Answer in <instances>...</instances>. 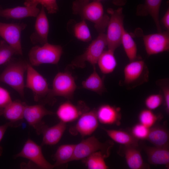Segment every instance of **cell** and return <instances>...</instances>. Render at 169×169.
I'll return each mask as SVG.
<instances>
[{
    "instance_id": "1",
    "label": "cell",
    "mask_w": 169,
    "mask_h": 169,
    "mask_svg": "<svg viewBox=\"0 0 169 169\" xmlns=\"http://www.w3.org/2000/svg\"><path fill=\"white\" fill-rule=\"evenodd\" d=\"M72 10L74 14L79 15L82 19L92 22L99 33H104L110 17L104 13L103 6L100 1L81 2L76 0L73 3Z\"/></svg>"
},
{
    "instance_id": "2",
    "label": "cell",
    "mask_w": 169,
    "mask_h": 169,
    "mask_svg": "<svg viewBox=\"0 0 169 169\" xmlns=\"http://www.w3.org/2000/svg\"><path fill=\"white\" fill-rule=\"evenodd\" d=\"M0 74V82L6 84L15 90L22 97H24V74L28 63L22 60L11 61Z\"/></svg>"
},
{
    "instance_id": "3",
    "label": "cell",
    "mask_w": 169,
    "mask_h": 169,
    "mask_svg": "<svg viewBox=\"0 0 169 169\" xmlns=\"http://www.w3.org/2000/svg\"><path fill=\"white\" fill-rule=\"evenodd\" d=\"M107 12L110 17L107 26L106 34L108 49L114 52L121 44L124 26V16L123 8L120 7L116 10L108 8Z\"/></svg>"
},
{
    "instance_id": "4",
    "label": "cell",
    "mask_w": 169,
    "mask_h": 169,
    "mask_svg": "<svg viewBox=\"0 0 169 169\" xmlns=\"http://www.w3.org/2000/svg\"><path fill=\"white\" fill-rule=\"evenodd\" d=\"M62 52V48L59 45L47 43L42 46L36 45L32 48L29 52L30 64L34 66L44 64H57Z\"/></svg>"
},
{
    "instance_id": "5",
    "label": "cell",
    "mask_w": 169,
    "mask_h": 169,
    "mask_svg": "<svg viewBox=\"0 0 169 169\" xmlns=\"http://www.w3.org/2000/svg\"><path fill=\"white\" fill-rule=\"evenodd\" d=\"M124 79L122 86L131 90L147 82L149 80V71L145 62L142 60L130 62L124 69Z\"/></svg>"
},
{
    "instance_id": "6",
    "label": "cell",
    "mask_w": 169,
    "mask_h": 169,
    "mask_svg": "<svg viewBox=\"0 0 169 169\" xmlns=\"http://www.w3.org/2000/svg\"><path fill=\"white\" fill-rule=\"evenodd\" d=\"M107 46L106 34L100 33L93 40L82 54L76 57L72 62L71 65L76 67L83 68L85 62L93 66L97 64L98 59Z\"/></svg>"
},
{
    "instance_id": "7",
    "label": "cell",
    "mask_w": 169,
    "mask_h": 169,
    "mask_svg": "<svg viewBox=\"0 0 169 169\" xmlns=\"http://www.w3.org/2000/svg\"><path fill=\"white\" fill-rule=\"evenodd\" d=\"M113 145V143L110 141L102 143L95 136H91L75 144L72 161L83 160L98 151H101L109 156Z\"/></svg>"
},
{
    "instance_id": "8",
    "label": "cell",
    "mask_w": 169,
    "mask_h": 169,
    "mask_svg": "<svg viewBox=\"0 0 169 169\" xmlns=\"http://www.w3.org/2000/svg\"><path fill=\"white\" fill-rule=\"evenodd\" d=\"M76 87L75 80L70 74L66 72H59L53 80L52 88L46 98L49 100L56 96H60L68 100L71 99Z\"/></svg>"
},
{
    "instance_id": "9",
    "label": "cell",
    "mask_w": 169,
    "mask_h": 169,
    "mask_svg": "<svg viewBox=\"0 0 169 169\" xmlns=\"http://www.w3.org/2000/svg\"><path fill=\"white\" fill-rule=\"evenodd\" d=\"M27 75L25 87L32 90L34 100L38 102L46 97L49 89L46 79L28 63Z\"/></svg>"
},
{
    "instance_id": "10",
    "label": "cell",
    "mask_w": 169,
    "mask_h": 169,
    "mask_svg": "<svg viewBox=\"0 0 169 169\" xmlns=\"http://www.w3.org/2000/svg\"><path fill=\"white\" fill-rule=\"evenodd\" d=\"M27 26V25L24 23L0 22V36L15 50L18 55L23 54L21 35L22 31Z\"/></svg>"
},
{
    "instance_id": "11",
    "label": "cell",
    "mask_w": 169,
    "mask_h": 169,
    "mask_svg": "<svg viewBox=\"0 0 169 169\" xmlns=\"http://www.w3.org/2000/svg\"><path fill=\"white\" fill-rule=\"evenodd\" d=\"M21 157L29 160L38 167L43 169H52L55 167L49 163L44 156L41 146L28 138L18 153L14 158Z\"/></svg>"
},
{
    "instance_id": "12",
    "label": "cell",
    "mask_w": 169,
    "mask_h": 169,
    "mask_svg": "<svg viewBox=\"0 0 169 169\" xmlns=\"http://www.w3.org/2000/svg\"><path fill=\"white\" fill-rule=\"evenodd\" d=\"M54 114L41 104L31 105L26 104L24 111L23 119L35 130L36 133L40 135L47 126L42 120L43 118L46 115Z\"/></svg>"
},
{
    "instance_id": "13",
    "label": "cell",
    "mask_w": 169,
    "mask_h": 169,
    "mask_svg": "<svg viewBox=\"0 0 169 169\" xmlns=\"http://www.w3.org/2000/svg\"><path fill=\"white\" fill-rule=\"evenodd\" d=\"M98 126L96 109H94L83 113L78 119L75 125L71 127L69 130L73 135L79 134L84 137L91 135Z\"/></svg>"
},
{
    "instance_id": "14",
    "label": "cell",
    "mask_w": 169,
    "mask_h": 169,
    "mask_svg": "<svg viewBox=\"0 0 169 169\" xmlns=\"http://www.w3.org/2000/svg\"><path fill=\"white\" fill-rule=\"evenodd\" d=\"M143 40L146 52L149 56L169 50V31L144 35Z\"/></svg>"
},
{
    "instance_id": "15",
    "label": "cell",
    "mask_w": 169,
    "mask_h": 169,
    "mask_svg": "<svg viewBox=\"0 0 169 169\" xmlns=\"http://www.w3.org/2000/svg\"><path fill=\"white\" fill-rule=\"evenodd\" d=\"M89 109L84 102L79 101L75 105L69 101L62 103L58 107L56 114L60 121L66 123L77 119Z\"/></svg>"
},
{
    "instance_id": "16",
    "label": "cell",
    "mask_w": 169,
    "mask_h": 169,
    "mask_svg": "<svg viewBox=\"0 0 169 169\" xmlns=\"http://www.w3.org/2000/svg\"><path fill=\"white\" fill-rule=\"evenodd\" d=\"M36 17L34 31L30 35V40L33 44L39 43L42 45L48 43L49 30V21L44 7L42 6Z\"/></svg>"
},
{
    "instance_id": "17",
    "label": "cell",
    "mask_w": 169,
    "mask_h": 169,
    "mask_svg": "<svg viewBox=\"0 0 169 169\" xmlns=\"http://www.w3.org/2000/svg\"><path fill=\"white\" fill-rule=\"evenodd\" d=\"M120 107L105 104L96 110L98 121L101 123L107 125H119L121 118Z\"/></svg>"
},
{
    "instance_id": "18",
    "label": "cell",
    "mask_w": 169,
    "mask_h": 169,
    "mask_svg": "<svg viewBox=\"0 0 169 169\" xmlns=\"http://www.w3.org/2000/svg\"><path fill=\"white\" fill-rule=\"evenodd\" d=\"M138 146L122 145L119 153L124 156L127 166L131 169L148 168L144 162Z\"/></svg>"
},
{
    "instance_id": "19",
    "label": "cell",
    "mask_w": 169,
    "mask_h": 169,
    "mask_svg": "<svg viewBox=\"0 0 169 169\" xmlns=\"http://www.w3.org/2000/svg\"><path fill=\"white\" fill-rule=\"evenodd\" d=\"M162 0H145L143 4H140L136 8V14L138 16L150 15L153 20L158 32L161 29L159 20V12Z\"/></svg>"
},
{
    "instance_id": "20",
    "label": "cell",
    "mask_w": 169,
    "mask_h": 169,
    "mask_svg": "<svg viewBox=\"0 0 169 169\" xmlns=\"http://www.w3.org/2000/svg\"><path fill=\"white\" fill-rule=\"evenodd\" d=\"M26 104L19 100L12 101L5 108L3 115L9 121L11 127H17L21 124Z\"/></svg>"
},
{
    "instance_id": "21",
    "label": "cell",
    "mask_w": 169,
    "mask_h": 169,
    "mask_svg": "<svg viewBox=\"0 0 169 169\" xmlns=\"http://www.w3.org/2000/svg\"><path fill=\"white\" fill-rule=\"evenodd\" d=\"M143 148L150 164L155 165H164L169 168V147L144 146Z\"/></svg>"
},
{
    "instance_id": "22",
    "label": "cell",
    "mask_w": 169,
    "mask_h": 169,
    "mask_svg": "<svg viewBox=\"0 0 169 169\" xmlns=\"http://www.w3.org/2000/svg\"><path fill=\"white\" fill-rule=\"evenodd\" d=\"M37 7L18 6L0 9V17L7 19H22L28 17H36L40 12Z\"/></svg>"
},
{
    "instance_id": "23",
    "label": "cell",
    "mask_w": 169,
    "mask_h": 169,
    "mask_svg": "<svg viewBox=\"0 0 169 169\" xmlns=\"http://www.w3.org/2000/svg\"><path fill=\"white\" fill-rule=\"evenodd\" d=\"M66 128V123L61 121L52 126H47L42 134L43 137L41 146L54 145L58 143Z\"/></svg>"
},
{
    "instance_id": "24",
    "label": "cell",
    "mask_w": 169,
    "mask_h": 169,
    "mask_svg": "<svg viewBox=\"0 0 169 169\" xmlns=\"http://www.w3.org/2000/svg\"><path fill=\"white\" fill-rule=\"evenodd\" d=\"M146 140L156 146L169 147V132L162 126H153L150 128Z\"/></svg>"
},
{
    "instance_id": "25",
    "label": "cell",
    "mask_w": 169,
    "mask_h": 169,
    "mask_svg": "<svg viewBox=\"0 0 169 169\" xmlns=\"http://www.w3.org/2000/svg\"><path fill=\"white\" fill-rule=\"evenodd\" d=\"M108 136L116 142L125 146H138L139 140L131 133L121 130L103 128Z\"/></svg>"
},
{
    "instance_id": "26",
    "label": "cell",
    "mask_w": 169,
    "mask_h": 169,
    "mask_svg": "<svg viewBox=\"0 0 169 169\" xmlns=\"http://www.w3.org/2000/svg\"><path fill=\"white\" fill-rule=\"evenodd\" d=\"M93 73L82 83V87L92 91L100 95L106 90L103 80L99 75L96 70L95 66H93Z\"/></svg>"
},
{
    "instance_id": "27",
    "label": "cell",
    "mask_w": 169,
    "mask_h": 169,
    "mask_svg": "<svg viewBox=\"0 0 169 169\" xmlns=\"http://www.w3.org/2000/svg\"><path fill=\"white\" fill-rule=\"evenodd\" d=\"M75 146L74 144H64L58 148L53 156L55 167L72 161Z\"/></svg>"
},
{
    "instance_id": "28",
    "label": "cell",
    "mask_w": 169,
    "mask_h": 169,
    "mask_svg": "<svg viewBox=\"0 0 169 169\" xmlns=\"http://www.w3.org/2000/svg\"><path fill=\"white\" fill-rule=\"evenodd\" d=\"M114 52L109 49L104 51L99 58L97 63L103 73H110L115 69L117 63Z\"/></svg>"
},
{
    "instance_id": "29",
    "label": "cell",
    "mask_w": 169,
    "mask_h": 169,
    "mask_svg": "<svg viewBox=\"0 0 169 169\" xmlns=\"http://www.w3.org/2000/svg\"><path fill=\"white\" fill-rule=\"evenodd\" d=\"M100 151L95 152L86 158L83 161L89 169H107L109 167L106 164L105 159L108 157Z\"/></svg>"
},
{
    "instance_id": "30",
    "label": "cell",
    "mask_w": 169,
    "mask_h": 169,
    "mask_svg": "<svg viewBox=\"0 0 169 169\" xmlns=\"http://www.w3.org/2000/svg\"><path fill=\"white\" fill-rule=\"evenodd\" d=\"M125 52L130 62L137 60V48L136 44L131 35L125 29L121 40Z\"/></svg>"
},
{
    "instance_id": "31",
    "label": "cell",
    "mask_w": 169,
    "mask_h": 169,
    "mask_svg": "<svg viewBox=\"0 0 169 169\" xmlns=\"http://www.w3.org/2000/svg\"><path fill=\"white\" fill-rule=\"evenodd\" d=\"M72 32L77 39L84 42H88L92 40L90 30L85 20L82 19L79 22H74Z\"/></svg>"
},
{
    "instance_id": "32",
    "label": "cell",
    "mask_w": 169,
    "mask_h": 169,
    "mask_svg": "<svg viewBox=\"0 0 169 169\" xmlns=\"http://www.w3.org/2000/svg\"><path fill=\"white\" fill-rule=\"evenodd\" d=\"M38 4L45 8L49 14L55 13L58 10L56 0H25L24 3L26 6L37 7Z\"/></svg>"
},
{
    "instance_id": "33",
    "label": "cell",
    "mask_w": 169,
    "mask_h": 169,
    "mask_svg": "<svg viewBox=\"0 0 169 169\" xmlns=\"http://www.w3.org/2000/svg\"><path fill=\"white\" fill-rule=\"evenodd\" d=\"M138 118L140 123L150 128L155 125L159 116L152 110L147 109H143L140 111Z\"/></svg>"
},
{
    "instance_id": "34",
    "label": "cell",
    "mask_w": 169,
    "mask_h": 169,
    "mask_svg": "<svg viewBox=\"0 0 169 169\" xmlns=\"http://www.w3.org/2000/svg\"><path fill=\"white\" fill-rule=\"evenodd\" d=\"M14 54H17L12 47L4 40L0 41V65L8 63Z\"/></svg>"
},
{
    "instance_id": "35",
    "label": "cell",
    "mask_w": 169,
    "mask_h": 169,
    "mask_svg": "<svg viewBox=\"0 0 169 169\" xmlns=\"http://www.w3.org/2000/svg\"><path fill=\"white\" fill-rule=\"evenodd\" d=\"M163 101V97L161 93L153 94L146 98L145 104L147 109L152 110L159 107Z\"/></svg>"
},
{
    "instance_id": "36",
    "label": "cell",
    "mask_w": 169,
    "mask_h": 169,
    "mask_svg": "<svg viewBox=\"0 0 169 169\" xmlns=\"http://www.w3.org/2000/svg\"><path fill=\"white\" fill-rule=\"evenodd\" d=\"M168 78L157 80L156 84L161 88L163 92V96L166 111L169 113V82Z\"/></svg>"
},
{
    "instance_id": "37",
    "label": "cell",
    "mask_w": 169,
    "mask_h": 169,
    "mask_svg": "<svg viewBox=\"0 0 169 169\" xmlns=\"http://www.w3.org/2000/svg\"><path fill=\"white\" fill-rule=\"evenodd\" d=\"M149 130L150 128L139 123L132 127L130 133L138 140H145L147 139Z\"/></svg>"
},
{
    "instance_id": "38",
    "label": "cell",
    "mask_w": 169,
    "mask_h": 169,
    "mask_svg": "<svg viewBox=\"0 0 169 169\" xmlns=\"http://www.w3.org/2000/svg\"><path fill=\"white\" fill-rule=\"evenodd\" d=\"M12 101L9 92L0 86V115H3L5 108Z\"/></svg>"
},
{
    "instance_id": "39",
    "label": "cell",
    "mask_w": 169,
    "mask_h": 169,
    "mask_svg": "<svg viewBox=\"0 0 169 169\" xmlns=\"http://www.w3.org/2000/svg\"><path fill=\"white\" fill-rule=\"evenodd\" d=\"M11 126V124L9 122L0 125V143L3 138L4 135L8 128ZM3 152V148L0 145V157L1 156Z\"/></svg>"
},
{
    "instance_id": "40",
    "label": "cell",
    "mask_w": 169,
    "mask_h": 169,
    "mask_svg": "<svg viewBox=\"0 0 169 169\" xmlns=\"http://www.w3.org/2000/svg\"><path fill=\"white\" fill-rule=\"evenodd\" d=\"M161 22L167 31L169 30V9L167 10L162 19Z\"/></svg>"
},
{
    "instance_id": "41",
    "label": "cell",
    "mask_w": 169,
    "mask_h": 169,
    "mask_svg": "<svg viewBox=\"0 0 169 169\" xmlns=\"http://www.w3.org/2000/svg\"><path fill=\"white\" fill-rule=\"evenodd\" d=\"M79 1L86 2L90 0L100 1L102 0H78ZM126 0H113V3L115 5L118 6H123L125 5L126 3Z\"/></svg>"
}]
</instances>
